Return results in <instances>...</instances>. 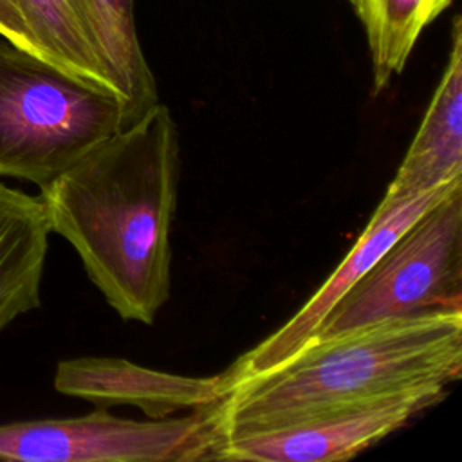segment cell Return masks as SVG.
I'll return each mask as SVG.
<instances>
[{
	"label": "cell",
	"mask_w": 462,
	"mask_h": 462,
	"mask_svg": "<svg viewBox=\"0 0 462 462\" xmlns=\"http://www.w3.org/2000/svg\"><path fill=\"white\" fill-rule=\"evenodd\" d=\"M18 4L42 60L116 96L76 0H18Z\"/></svg>",
	"instance_id": "4fadbf2b"
},
{
	"label": "cell",
	"mask_w": 462,
	"mask_h": 462,
	"mask_svg": "<svg viewBox=\"0 0 462 462\" xmlns=\"http://www.w3.org/2000/svg\"><path fill=\"white\" fill-rule=\"evenodd\" d=\"M222 439L218 402L179 419L150 420L97 408L79 417L0 424V460L197 462L215 460Z\"/></svg>",
	"instance_id": "5b68a950"
},
{
	"label": "cell",
	"mask_w": 462,
	"mask_h": 462,
	"mask_svg": "<svg viewBox=\"0 0 462 462\" xmlns=\"http://www.w3.org/2000/svg\"><path fill=\"white\" fill-rule=\"evenodd\" d=\"M0 36H4V40L11 42L13 45L38 56L18 0H0Z\"/></svg>",
	"instance_id": "5bb4252c"
},
{
	"label": "cell",
	"mask_w": 462,
	"mask_h": 462,
	"mask_svg": "<svg viewBox=\"0 0 462 462\" xmlns=\"http://www.w3.org/2000/svg\"><path fill=\"white\" fill-rule=\"evenodd\" d=\"M179 132L157 103L40 191L52 233L125 321L152 325L171 289Z\"/></svg>",
	"instance_id": "6da1fadb"
},
{
	"label": "cell",
	"mask_w": 462,
	"mask_h": 462,
	"mask_svg": "<svg viewBox=\"0 0 462 462\" xmlns=\"http://www.w3.org/2000/svg\"><path fill=\"white\" fill-rule=\"evenodd\" d=\"M458 179H462V18L457 14L444 72L384 197H413Z\"/></svg>",
	"instance_id": "9c48e42d"
},
{
	"label": "cell",
	"mask_w": 462,
	"mask_h": 462,
	"mask_svg": "<svg viewBox=\"0 0 462 462\" xmlns=\"http://www.w3.org/2000/svg\"><path fill=\"white\" fill-rule=\"evenodd\" d=\"M76 4L123 105L126 128L159 103L157 85L137 38L134 0H76Z\"/></svg>",
	"instance_id": "8fae6325"
},
{
	"label": "cell",
	"mask_w": 462,
	"mask_h": 462,
	"mask_svg": "<svg viewBox=\"0 0 462 462\" xmlns=\"http://www.w3.org/2000/svg\"><path fill=\"white\" fill-rule=\"evenodd\" d=\"M433 310H462V182L381 253L325 314L314 339Z\"/></svg>",
	"instance_id": "277c9868"
},
{
	"label": "cell",
	"mask_w": 462,
	"mask_h": 462,
	"mask_svg": "<svg viewBox=\"0 0 462 462\" xmlns=\"http://www.w3.org/2000/svg\"><path fill=\"white\" fill-rule=\"evenodd\" d=\"M121 128L114 94L0 42V177L43 188Z\"/></svg>",
	"instance_id": "3957f363"
},
{
	"label": "cell",
	"mask_w": 462,
	"mask_h": 462,
	"mask_svg": "<svg viewBox=\"0 0 462 462\" xmlns=\"http://www.w3.org/2000/svg\"><path fill=\"white\" fill-rule=\"evenodd\" d=\"M51 233L40 197L0 182V332L40 307Z\"/></svg>",
	"instance_id": "30bf717a"
},
{
	"label": "cell",
	"mask_w": 462,
	"mask_h": 462,
	"mask_svg": "<svg viewBox=\"0 0 462 462\" xmlns=\"http://www.w3.org/2000/svg\"><path fill=\"white\" fill-rule=\"evenodd\" d=\"M54 388L99 406H134L148 419H164L220 402L229 393V381L226 374L177 375L121 357H76L58 363Z\"/></svg>",
	"instance_id": "ba28073f"
},
{
	"label": "cell",
	"mask_w": 462,
	"mask_h": 462,
	"mask_svg": "<svg viewBox=\"0 0 462 462\" xmlns=\"http://www.w3.org/2000/svg\"><path fill=\"white\" fill-rule=\"evenodd\" d=\"M462 374V310H433L314 339L218 402L224 437L276 428L383 393L449 386Z\"/></svg>",
	"instance_id": "7a4b0ae2"
},
{
	"label": "cell",
	"mask_w": 462,
	"mask_h": 462,
	"mask_svg": "<svg viewBox=\"0 0 462 462\" xmlns=\"http://www.w3.org/2000/svg\"><path fill=\"white\" fill-rule=\"evenodd\" d=\"M448 386H420L328 408L276 428L227 435L215 460L328 462L345 460L440 402Z\"/></svg>",
	"instance_id": "8992f818"
},
{
	"label": "cell",
	"mask_w": 462,
	"mask_h": 462,
	"mask_svg": "<svg viewBox=\"0 0 462 462\" xmlns=\"http://www.w3.org/2000/svg\"><path fill=\"white\" fill-rule=\"evenodd\" d=\"M458 182H462V179L413 197H383L356 244L350 247L334 273L325 280V283L309 298V301L276 332L240 356L224 372L229 381V390L240 381L267 374L282 366L301 348H305L314 339L318 327L321 325L325 314L334 307V303L363 276V273L417 217H420L431 204L442 199Z\"/></svg>",
	"instance_id": "52a82bcc"
},
{
	"label": "cell",
	"mask_w": 462,
	"mask_h": 462,
	"mask_svg": "<svg viewBox=\"0 0 462 462\" xmlns=\"http://www.w3.org/2000/svg\"><path fill=\"white\" fill-rule=\"evenodd\" d=\"M365 25L372 60V96L397 76L422 31L453 0H352Z\"/></svg>",
	"instance_id": "7c38bea8"
}]
</instances>
